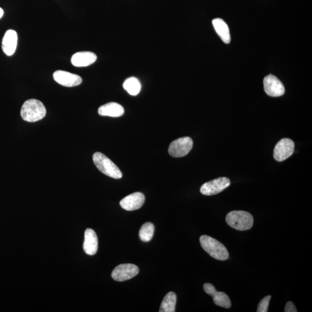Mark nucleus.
Listing matches in <instances>:
<instances>
[{
    "instance_id": "nucleus-3",
    "label": "nucleus",
    "mask_w": 312,
    "mask_h": 312,
    "mask_svg": "<svg viewBox=\"0 0 312 312\" xmlns=\"http://www.w3.org/2000/svg\"><path fill=\"white\" fill-rule=\"evenodd\" d=\"M226 220L232 228L239 231L250 230L253 225V217L248 212L236 210L227 214Z\"/></svg>"
},
{
    "instance_id": "nucleus-23",
    "label": "nucleus",
    "mask_w": 312,
    "mask_h": 312,
    "mask_svg": "<svg viewBox=\"0 0 312 312\" xmlns=\"http://www.w3.org/2000/svg\"><path fill=\"white\" fill-rule=\"evenodd\" d=\"M3 15H4V11L2 8H0V19H1L3 17Z\"/></svg>"
},
{
    "instance_id": "nucleus-11",
    "label": "nucleus",
    "mask_w": 312,
    "mask_h": 312,
    "mask_svg": "<svg viewBox=\"0 0 312 312\" xmlns=\"http://www.w3.org/2000/svg\"><path fill=\"white\" fill-rule=\"evenodd\" d=\"M204 290L206 293L211 295L213 302L217 306L229 309L232 306L230 299L228 295L224 292H218L215 287L210 283H205L204 285Z\"/></svg>"
},
{
    "instance_id": "nucleus-13",
    "label": "nucleus",
    "mask_w": 312,
    "mask_h": 312,
    "mask_svg": "<svg viewBox=\"0 0 312 312\" xmlns=\"http://www.w3.org/2000/svg\"><path fill=\"white\" fill-rule=\"evenodd\" d=\"M97 57L91 52H79L75 53L72 56L71 63L73 66L77 67H83L91 66L97 60Z\"/></svg>"
},
{
    "instance_id": "nucleus-20",
    "label": "nucleus",
    "mask_w": 312,
    "mask_h": 312,
    "mask_svg": "<svg viewBox=\"0 0 312 312\" xmlns=\"http://www.w3.org/2000/svg\"><path fill=\"white\" fill-rule=\"evenodd\" d=\"M155 232V226L151 222H146L140 231L139 236L141 241L149 242L151 241Z\"/></svg>"
},
{
    "instance_id": "nucleus-22",
    "label": "nucleus",
    "mask_w": 312,
    "mask_h": 312,
    "mask_svg": "<svg viewBox=\"0 0 312 312\" xmlns=\"http://www.w3.org/2000/svg\"><path fill=\"white\" fill-rule=\"evenodd\" d=\"M285 311L286 312H297V310L292 302H288L286 303Z\"/></svg>"
},
{
    "instance_id": "nucleus-10",
    "label": "nucleus",
    "mask_w": 312,
    "mask_h": 312,
    "mask_svg": "<svg viewBox=\"0 0 312 312\" xmlns=\"http://www.w3.org/2000/svg\"><path fill=\"white\" fill-rule=\"evenodd\" d=\"M53 76L57 83L65 87L78 86L82 82V79L80 76L67 71H56Z\"/></svg>"
},
{
    "instance_id": "nucleus-1",
    "label": "nucleus",
    "mask_w": 312,
    "mask_h": 312,
    "mask_svg": "<svg viewBox=\"0 0 312 312\" xmlns=\"http://www.w3.org/2000/svg\"><path fill=\"white\" fill-rule=\"evenodd\" d=\"M46 107L38 100L30 99L24 102L20 111L22 119L27 122H35L46 116Z\"/></svg>"
},
{
    "instance_id": "nucleus-21",
    "label": "nucleus",
    "mask_w": 312,
    "mask_h": 312,
    "mask_svg": "<svg viewBox=\"0 0 312 312\" xmlns=\"http://www.w3.org/2000/svg\"><path fill=\"white\" fill-rule=\"evenodd\" d=\"M271 298V295L265 297L259 303L257 307V312H266L268 311L269 303Z\"/></svg>"
},
{
    "instance_id": "nucleus-8",
    "label": "nucleus",
    "mask_w": 312,
    "mask_h": 312,
    "mask_svg": "<svg viewBox=\"0 0 312 312\" xmlns=\"http://www.w3.org/2000/svg\"><path fill=\"white\" fill-rule=\"evenodd\" d=\"M294 142L289 139H283L279 141L274 149V157L278 161H283L288 159L294 151Z\"/></svg>"
},
{
    "instance_id": "nucleus-2",
    "label": "nucleus",
    "mask_w": 312,
    "mask_h": 312,
    "mask_svg": "<svg viewBox=\"0 0 312 312\" xmlns=\"http://www.w3.org/2000/svg\"><path fill=\"white\" fill-rule=\"evenodd\" d=\"M200 241L202 248L214 259L225 261L229 258L228 250L224 245L215 239L208 236H202Z\"/></svg>"
},
{
    "instance_id": "nucleus-9",
    "label": "nucleus",
    "mask_w": 312,
    "mask_h": 312,
    "mask_svg": "<svg viewBox=\"0 0 312 312\" xmlns=\"http://www.w3.org/2000/svg\"><path fill=\"white\" fill-rule=\"evenodd\" d=\"M264 91L271 97H280L284 95L285 89L281 81L277 77L269 75L265 77L264 81Z\"/></svg>"
},
{
    "instance_id": "nucleus-6",
    "label": "nucleus",
    "mask_w": 312,
    "mask_h": 312,
    "mask_svg": "<svg viewBox=\"0 0 312 312\" xmlns=\"http://www.w3.org/2000/svg\"><path fill=\"white\" fill-rule=\"evenodd\" d=\"M230 184V181L228 177L217 178L202 185L200 192L205 196L215 195L228 188Z\"/></svg>"
},
{
    "instance_id": "nucleus-19",
    "label": "nucleus",
    "mask_w": 312,
    "mask_h": 312,
    "mask_svg": "<svg viewBox=\"0 0 312 312\" xmlns=\"http://www.w3.org/2000/svg\"><path fill=\"white\" fill-rule=\"evenodd\" d=\"M123 87L129 95L135 96L139 94L141 85L139 79L135 77H131L125 80Z\"/></svg>"
},
{
    "instance_id": "nucleus-4",
    "label": "nucleus",
    "mask_w": 312,
    "mask_h": 312,
    "mask_svg": "<svg viewBox=\"0 0 312 312\" xmlns=\"http://www.w3.org/2000/svg\"><path fill=\"white\" fill-rule=\"evenodd\" d=\"M93 162L99 171L109 177L119 180L122 177V172L117 165L108 157L100 152H96L93 156Z\"/></svg>"
},
{
    "instance_id": "nucleus-15",
    "label": "nucleus",
    "mask_w": 312,
    "mask_h": 312,
    "mask_svg": "<svg viewBox=\"0 0 312 312\" xmlns=\"http://www.w3.org/2000/svg\"><path fill=\"white\" fill-rule=\"evenodd\" d=\"M83 248L88 255H95L98 250V238L94 230L87 229L84 233Z\"/></svg>"
},
{
    "instance_id": "nucleus-17",
    "label": "nucleus",
    "mask_w": 312,
    "mask_h": 312,
    "mask_svg": "<svg viewBox=\"0 0 312 312\" xmlns=\"http://www.w3.org/2000/svg\"><path fill=\"white\" fill-rule=\"evenodd\" d=\"M212 24L214 30H215L217 34L220 36L222 41L226 43H229L231 41V36L228 24L224 20L220 18L213 19L212 20Z\"/></svg>"
},
{
    "instance_id": "nucleus-14",
    "label": "nucleus",
    "mask_w": 312,
    "mask_h": 312,
    "mask_svg": "<svg viewBox=\"0 0 312 312\" xmlns=\"http://www.w3.org/2000/svg\"><path fill=\"white\" fill-rule=\"evenodd\" d=\"M18 43V34L15 30H8L2 42V49L3 52L7 56H12L14 54Z\"/></svg>"
},
{
    "instance_id": "nucleus-12",
    "label": "nucleus",
    "mask_w": 312,
    "mask_h": 312,
    "mask_svg": "<svg viewBox=\"0 0 312 312\" xmlns=\"http://www.w3.org/2000/svg\"><path fill=\"white\" fill-rule=\"evenodd\" d=\"M145 201L144 194L137 192L124 198L120 201V205L123 209L128 211H132L140 209L143 206Z\"/></svg>"
},
{
    "instance_id": "nucleus-7",
    "label": "nucleus",
    "mask_w": 312,
    "mask_h": 312,
    "mask_svg": "<svg viewBox=\"0 0 312 312\" xmlns=\"http://www.w3.org/2000/svg\"><path fill=\"white\" fill-rule=\"evenodd\" d=\"M139 273V267L132 264H123L116 267L111 276L113 280L124 282L137 276Z\"/></svg>"
},
{
    "instance_id": "nucleus-5",
    "label": "nucleus",
    "mask_w": 312,
    "mask_h": 312,
    "mask_svg": "<svg viewBox=\"0 0 312 312\" xmlns=\"http://www.w3.org/2000/svg\"><path fill=\"white\" fill-rule=\"evenodd\" d=\"M193 141L191 138L186 137L173 141L170 144L168 153L173 157H184L191 151Z\"/></svg>"
},
{
    "instance_id": "nucleus-18",
    "label": "nucleus",
    "mask_w": 312,
    "mask_h": 312,
    "mask_svg": "<svg viewBox=\"0 0 312 312\" xmlns=\"http://www.w3.org/2000/svg\"><path fill=\"white\" fill-rule=\"evenodd\" d=\"M176 302V295L169 292L164 297L162 301L160 312H175Z\"/></svg>"
},
{
    "instance_id": "nucleus-16",
    "label": "nucleus",
    "mask_w": 312,
    "mask_h": 312,
    "mask_svg": "<svg viewBox=\"0 0 312 312\" xmlns=\"http://www.w3.org/2000/svg\"><path fill=\"white\" fill-rule=\"evenodd\" d=\"M99 114L103 116L118 117L124 113V108L116 103H109L102 105L99 109Z\"/></svg>"
}]
</instances>
